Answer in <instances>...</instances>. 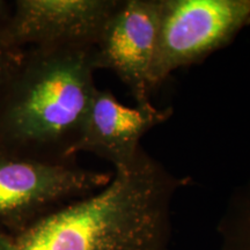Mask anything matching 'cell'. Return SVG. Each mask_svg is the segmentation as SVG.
Listing matches in <instances>:
<instances>
[{
	"label": "cell",
	"instance_id": "1",
	"mask_svg": "<svg viewBox=\"0 0 250 250\" xmlns=\"http://www.w3.org/2000/svg\"><path fill=\"white\" fill-rule=\"evenodd\" d=\"M189 180L142 148L98 191L49 212L15 234L17 250H167L171 206Z\"/></svg>",
	"mask_w": 250,
	"mask_h": 250
},
{
	"label": "cell",
	"instance_id": "2",
	"mask_svg": "<svg viewBox=\"0 0 250 250\" xmlns=\"http://www.w3.org/2000/svg\"><path fill=\"white\" fill-rule=\"evenodd\" d=\"M95 71L93 46L24 49L0 95V156L73 161Z\"/></svg>",
	"mask_w": 250,
	"mask_h": 250
},
{
	"label": "cell",
	"instance_id": "3",
	"mask_svg": "<svg viewBox=\"0 0 250 250\" xmlns=\"http://www.w3.org/2000/svg\"><path fill=\"white\" fill-rule=\"evenodd\" d=\"M250 23V0H160L154 89L174 71L226 46Z\"/></svg>",
	"mask_w": 250,
	"mask_h": 250
},
{
	"label": "cell",
	"instance_id": "4",
	"mask_svg": "<svg viewBox=\"0 0 250 250\" xmlns=\"http://www.w3.org/2000/svg\"><path fill=\"white\" fill-rule=\"evenodd\" d=\"M111 175L72 161L0 156V227L15 235L49 212L98 191Z\"/></svg>",
	"mask_w": 250,
	"mask_h": 250
},
{
	"label": "cell",
	"instance_id": "5",
	"mask_svg": "<svg viewBox=\"0 0 250 250\" xmlns=\"http://www.w3.org/2000/svg\"><path fill=\"white\" fill-rule=\"evenodd\" d=\"M160 28V0H120L95 45L98 70L114 72L137 105L149 104Z\"/></svg>",
	"mask_w": 250,
	"mask_h": 250
},
{
	"label": "cell",
	"instance_id": "6",
	"mask_svg": "<svg viewBox=\"0 0 250 250\" xmlns=\"http://www.w3.org/2000/svg\"><path fill=\"white\" fill-rule=\"evenodd\" d=\"M120 0H14L0 42L15 50L94 46Z\"/></svg>",
	"mask_w": 250,
	"mask_h": 250
},
{
	"label": "cell",
	"instance_id": "7",
	"mask_svg": "<svg viewBox=\"0 0 250 250\" xmlns=\"http://www.w3.org/2000/svg\"><path fill=\"white\" fill-rule=\"evenodd\" d=\"M171 115V108L160 109L153 103L127 107L109 90L96 88L70 156L86 152L110 162L114 169L127 167L142 151L143 137Z\"/></svg>",
	"mask_w": 250,
	"mask_h": 250
},
{
	"label": "cell",
	"instance_id": "8",
	"mask_svg": "<svg viewBox=\"0 0 250 250\" xmlns=\"http://www.w3.org/2000/svg\"><path fill=\"white\" fill-rule=\"evenodd\" d=\"M221 250H250V179L228 201L218 224Z\"/></svg>",
	"mask_w": 250,
	"mask_h": 250
},
{
	"label": "cell",
	"instance_id": "9",
	"mask_svg": "<svg viewBox=\"0 0 250 250\" xmlns=\"http://www.w3.org/2000/svg\"><path fill=\"white\" fill-rule=\"evenodd\" d=\"M23 50L7 48L0 42V95L8 80L17 70L19 62L22 57Z\"/></svg>",
	"mask_w": 250,
	"mask_h": 250
},
{
	"label": "cell",
	"instance_id": "10",
	"mask_svg": "<svg viewBox=\"0 0 250 250\" xmlns=\"http://www.w3.org/2000/svg\"><path fill=\"white\" fill-rule=\"evenodd\" d=\"M12 8H13V1L7 0H0V35L7 24L9 17H11Z\"/></svg>",
	"mask_w": 250,
	"mask_h": 250
},
{
	"label": "cell",
	"instance_id": "11",
	"mask_svg": "<svg viewBox=\"0 0 250 250\" xmlns=\"http://www.w3.org/2000/svg\"><path fill=\"white\" fill-rule=\"evenodd\" d=\"M0 250H17L14 235L0 227Z\"/></svg>",
	"mask_w": 250,
	"mask_h": 250
}]
</instances>
